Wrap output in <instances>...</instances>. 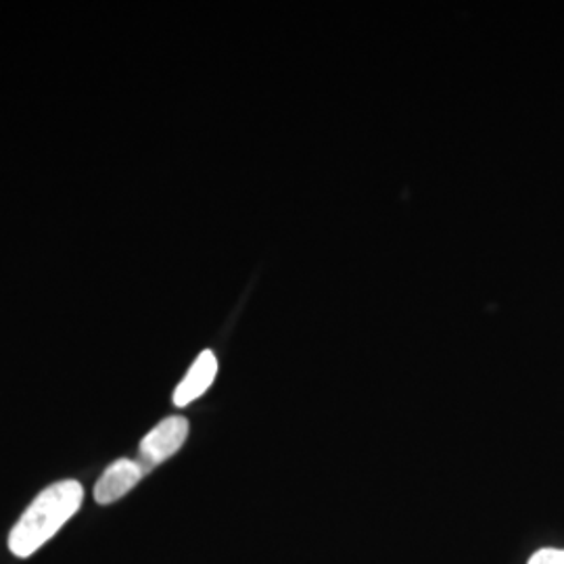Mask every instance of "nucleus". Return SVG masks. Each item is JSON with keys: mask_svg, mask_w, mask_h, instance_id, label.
I'll list each match as a JSON object with an SVG mask.
<instances>
[{"mask_svg": "<svg viewBox=\"0 0 564 564\" xmlns=\"http://www.w3.org/2000/svg\"><path fill=\"white\" fill-rule=\"evenodd\" d=\"M144 477V468L139 460H128L121 458L113 464H109L101 475V479L95 485V500L97 505H113L121 500L130 489H134L141 484Z\"/></svg>", "mask_w": 564, "mask_h": 564, "instance_id": "obj_3", "label": "nucleus"}, {"mask_svg": "<svg viewBox=\"0 0 564 564\" xmlns=\"http://www.w3.org/2000/svg\"><path fill=\"white\" fill-rule=\"evenodd\" d=\"M529 564H564V550H554V547L540 550L538 554L531 556Z\"/></svg>", "mask_w": 564, "mask_h": 564, "instance_id": "obj_5", "label": "nucleus"}, {"mask_svg": "<svg viewBox=\"0 0 564 564\" xmlns=\"http://www.w3.org/2000/svg\"><path fill=\"white\" fill-rule=\"evenodd\" d=\"M188 437V421L184 416H170L142 437L139 464L149 473L151 468L172 458Z\"/></svg>", "mask_w": 564, "mask_h": 564, "instance_id": "obj_2", "label": "nucleus"}, {"mask_svg": "<svg viewBox=\"0 0 564 564\" xmlns=\"http://www.w3.org/2000/svg\"><path fill=\"white\" fill-rule=\"evenodd\" d=\"M216 375H218V358H216L214 351L205 349L197 356V360L193 362L181 384L176 387L174 405L184 408V405L199 400L203 393L216 381Z\"/></svg>", "mask_w": 564, "mask_h": 564, "instance_id": "obj_4", "label": "nucleus"}, {"mask_svg": "<svg viewBox=\"0 0 564 564\" xmlns=\"http://www.w3.org/2000/svg\"><path fill=\"white\" fill-rule=\"evenodd\" d=\"M84 502V487L74 479L46 487L28 506L20 521L9 533V550L18 558H30L42 545L51 542Z\"/></svg>", "mask_w": 564, "mask_h": 564, "instance_id": "obj_1", "label": "nucleus"}]
</instances>
